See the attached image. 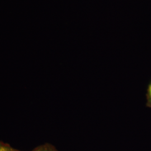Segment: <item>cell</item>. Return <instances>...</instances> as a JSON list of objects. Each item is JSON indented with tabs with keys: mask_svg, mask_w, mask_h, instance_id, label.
<instances>
[{
	"mask_svg": "<svg viewBox=\"0 0 151 151\" xmlns=\"http://www.w3.org/2000/svg\"><path fill=\"white\" fill-rule=\"evenodd\" d=\"M32 151H58L54 146L49 143H45L35 148Z\"/></svg>",
	"mask_w": 151,
	"mask_h": 151,
	"instance_id": "obj_1",
	"label": "cell"
},
{
	"mask_svg": "<svg viewBox=\"0 0 151 151\" xmlns=\"http://www.w3.org/2000/svg\"><path fill=\"white\" fill-rule=\"evenodd\" d=\"M146 106L148 108H151V82L148 85V86L147 90L146 93Z\"/></svg>",
	"mask_w": 151,
	"mask_h": 151,
	"instance_id": "obj_2",
	"label": "cell"
},
{
	"mask_svg": "<svg viewBox=\"0 0 151 151\" xmlns=\"http://www.w3.org/2000/svg\"><path fill=\"white\" fill-rule=\"evenodd\" d=\"M0 151H20L11 147L9 144L0 142Z\"/></svg>",
	"mask_w": 151,
	"mask_h": 151,
	"instance_id": "obj_3",
	"label": "cell"
}]
</instances>
